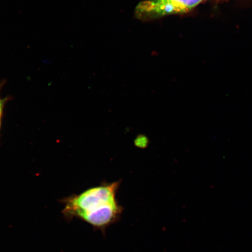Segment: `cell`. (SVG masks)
Here are the masks:
<instances>
[{
  "instance_id": "6da1fadb",
  "label": "cell",
  "mask_w": 252,
  "mask_h": 252,
  "mask_svg": "<svg viewBox=\"0 0 252 252\" xmlns=\"http://www.w3.org/2000/svg\"><path fill=\"white\" fill-rule=\"evenodd\" d=\"M121 181L103 183L62 200V213L66 220H83L105 234L106 229L121 219L124 207L117 193Z\"/></svg>"
},
{
  "instance_id": "7a4b0ae2",
  "label": "cell",
  "mask_w": 252,
  "mask_h": 252,
  "mask_svg": "<svg viewBox=\"0 0 252 252\" xmlns=\"http://www.w3.org/2000/svg\"><path fill=\"white\" fill-rule=\"evenodd\" d=\"M203 0H145L135 8L138 20L150 21L166 15L186 13L196 7Z\"/></svg>"
},
{
  "instance_id": "3957f363",
  "label": "cell",
  "mask_w": 252,
  "mask_h": 252,
  "mask_svg": "<svg viewBox=\"0 0 252 252\" xmlns=\"http://www.w3.org/2000/svg\"><path fill=\"white\" fill-rule=\"evenodd\" d=\"M2 85L0 84V90L1 89ZM5 103V99H3L0 96V118H2L3 114V110H4V105Z\"/></svg>"
},
{
  "instance_id": "277c9868",
  "label": "cell",
  "mask_w": 252,
  "mask_h": 252,
  "mask_svg": "<svg viewBox=\"0 0 252 252\" xmlns=\"http://www.w3.org/2000/svg\"><path fill=\"white\" fill-rule=\"evenodd\" d=\"M1 119H2V118H0V130H1Z\"/></svg>"
}]
</instances>
